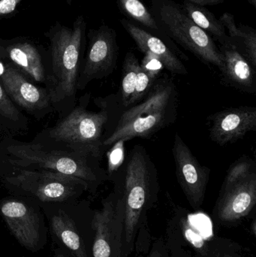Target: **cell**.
<instances>
[{
  "instance_id": "d4e9b609",
  "label": "cell",
  "mask_w": 256,
  "mask_h": 257,
  "mask_svg": "<svg viewBox=\"0 0 256 257\" xmlns=\"http://www.w3.org/2000/svg\"><path fill=\"white\" fill-rule=\"evenodd\" d=\"M140 65L144 70L156 78H157L162 68H164L163 65L159 61V59L150 54H145V57H144L141 64Z\"/></svg>"
},
{
  "instance_id": "277c9868",
  "label": "cell",
  "mask_w": 256,
  "mask_h": 257,
  "mask_svg": "<svg viewBox=\"0 0 256 257\" xmlns=\"http://www.w3.org/2000/svg\"><path fill=\"white\" fill-rule=\"evenodd\" d=\"M85 30L86 22L81 15L74 23L73 28L61 26L54 30L50 36L52 75L48 93L52 102H60L75 95Z\"/></svg>"
},
{
  "instance_id": "4fadbf2b",
  "label": "cell",
  "mask_w": 256,
  "mask_h": 257,
  "mask_svg": "<svg viewBox=\"0 0 256 257\" xmlns=\"http://www.w3.org/2000/svg\"><path fill=\"white\" fill-rule=\"evenodd\" d=\"M45 208L50 231L54 241L69 257H89L84 234L75 216L69 210L53 207L51 203Z\"/></svg>"
},
{
  "instance_id": "d6986e66",
  "label": "cell",
  "mask_w": 256,
  "mask_h": 257,
  "mask_svg": "<svg viewBox=\"0 0 256 257\" xmlns=\"http://www.w3.org/2000/svg\"><path fill=\"white\" fill-rule=\"evenodd\" d=\"M9 58L32 79L45 82V70L39 51L31 44L17 43L6 49Z\"/></svg>"
},
{
  "instance_id": "e0dca14e",
  "label": "cell",
  "mask_w": 256,
  "mask_h": 257,
  "mask_svg": "<svg viewBox=\"0 0 256 257\" xmlns=\"http://www.w3.org/2000/svg\"><path fill=\"white\" fill-rule=\"evenodd\" d=\"M223 59L221 72L233 85L244 91H255L254 69L246 57L229 42L220 46Z\"/></svg>"
},
{
  "instance_id": "6da1fadb",
  "label": "cell",
  "mask_w": 256,
  "mask_h": 257,
  "mask_svg": "<svg viewBox=\"0 0 256 257\" xmlns=\"http://www.w3.org/2000/svg\"><path fill=\"white\" fill-rule=\"evenodd\" d=\"M177 102V89L171 80L156 81L143 102L120 116L113 133L104 140L103 148L134 138L151 137L175 120Z\"/></svg>"
},
{
  "instance_id": "3957f363",
  "label": "cell",
  "mask_w": 256,
  "mask_h": 257,
  "mask_svg": "<svg viewBox=\"0 0 256 257\" xmlns=\"http://www.w3.org/2000/svg\"><path fill=\"white\" fill-rule=\"evenodd\" d=\"M150 13L162 35L192 52L201 61L223 69V59L214 40L185 14L172 0H150Z\"/></svg>"
},
{
  "instance_id": "2e32d148",
  "label": "cell",
  "mask_w": 256,
  "mask_h": 257,
  "mask_svg": "<svg viewBox=\"0 0 256 257\" xmlns=\"http://www.w3.org/2000/svg\"><path fill=\"white\" fill-rule=\"evenodd\" d=\"M120 24L133 39L141 52L144 54H151L159 59L163 67L171 73L187 75L186 66L162 39L129 20L123 18L120 20Z\"/></svg>"
},
{
  "instance_id": "83f0119b",
  "label": "cell",
  "mask_w": 256,
  "mask_h": 257,
  "mask_svg": "<svg viewBox=\"0 0 256 257\" xmlns=\"http://www.w3.org/2000/svg\"><path fill=\"white\" fill-rule=\"evenodd\" d=\"M55 253H54V257H69L65 253L64 251L61 250L60 248H57L55 250Z\"/></svg>"
},
{
  "instance_id": "484cf974",
  "label": "cell",
  "mask_w": 256,
  "mask_h": 257,
  "mask_svg": "<svg viewBox=\"0 0 256 257\" xmlns=\"http://www.w3.org/2000/svg\"><path fill=\"white\" fill-rule=\"evenodd\" d=\"M22 0H0V18L15 12Z\"/></svg>"
},
{
  "instance_id": "7c38bea8",
  "label": "cell",
  "mask_w": 256,
  "mask_h": 257,
  "mask_svg": "<svg viewBox=\"0 0 256 257\" xmlns=\"http://www.w3.org/2000/svg\"><path fill=\"white\" fill-rule=\"evenodd\" d=\"M177 181L193 208L202 204L208 184L210 169L202 166L178 133L172 148Z\"/></svg>"
},
{
  "instance_id": "8992f818",
  "label": "cell",
  "mask_w": 256,
  "mask_h": 257,
  "mask_svg": "<svg viewBox=\"0 0 256 257\" xmlns=\"http://www.w3.org/2000/svg\"><path fill=\"white\" fill-rule=\"evenodd\" d=\"M9 188L42 203H63L90 189L88 184L76 177L35 169H14L4 178Z\"/></svg>"
},
{
  "instance_id": "8fae6325",
  "label": "cell",
  "mask_w": 256,
  "mask_h": 257,
  "mask_svg": "<svg viewBox=\"0 0 256 257\" xmlns=\"http://www.w3.org/2000/svg\"><path fill=\"white\" fill-rule=\"evenodd\" d=\"M90 45L85 64L78 85L84 87L93 79L112 73L119 55L117 33L114 29L102 24L89 34Z\"/></svg>"
},
{
  "instance_id": "9c48e42d",
  "label": "cell",
  "mask_w": 256,
  "mask_h": 257,
  "mask_svg": "<svg viewBox=\"0 0 256 257\" xmlns=\"http://www.w3.org/2000/svg\"><path fill=\"white\" fill-rule=\"evenodd\" d=\"M123 193L115 190L104 199L101 209L95 211L91 226L94 232L93 257H120L124 237Z\"/></svg>"
},
{
  "instance_id": "603a6c76",
  "label": "cell",
  "mask_w": 256,
  "mask_h": 257,
  "mask_svg": "<svg viewBox=\"0 0 256 257\" xmlns=\"http://www.w3.org/2000/svg\"><path fill=\"white\" fill-rule=\"evenodd\" d=\"M156 77L150 75L148 72L141 67L140 65L139 70L137 77L136 85H135V93L131 99L130 105L139 102L144 96L151 90L152 87L156 81Z\"/></svg>"
},
{
  "instance_id": "44dd1931",
  "label": "cell",
  "mask_w": 256,
  "mask_h": 257,
  "mask_svg": "<svg viewBox=\"0 0 256 257\" xmlns=\"http://www.w3.org/2000/svg\"><path fill=\"white\" fill-rule=\"evenodd\" d=\"M117 7L126 18L148 29L150 33L162 35L149 9L141 0H115Z\"/></svg>"
},
{
  "instance_id": "f546056e",
  "label": "cell",
  "mask_w": 256,
  "mask_h": 257,
  "mask_svg": "<svg viewBox=\"0 0 256 257\" xmlns=\"http://www.w3.org/2000/svg\"><path fill=\"white\" fill-rule=\"evenodd\" d=\"M247 1L251 6H252L255 8L256 7V0H247Z\"/></svg>"
},
{
  "instance_id": "4316f807",
  "label": "cell",
  "mask_w": 256,
  "mask_h": 257,
  "mask_svg": "<svg viewBox=\"0 0 256 257\" xmlns=\"http://www.w3.org/2000/svg\"><path fill=\"white\" fill-rule=\"evenodd\" d=\"M183 1L205 7L207 6H216V5L221 4L225 0H183Z\"/></svg>"
},
{
  "instance_id": "7402d4cb",
  "label": "cell",
  "mask_w": 256,
  "mask_h": 257,
  "mask_svg": "<svg viewBox=\"0 0 256 257\" xmlns=\"http://www.w3.org/2000/svg\"><path fill=\"white\" fill-rule=\"evenodd\" d=\"M139 68L140 63L136 56L133 53L128 52L123 61L121 82V99L126 107L130 106Z\"/></svg>"
},
{
  "instance_id": "cb8c5ba5",
  "label": "cell",
  "mask_w": 256,
  "mask_h": 257,
  "mask_svg": "<svg viewBox=\"0 0 256 257\" xmlns=\"http://www.w3.org/2000/svg\"><path fill=\"white\" fill-rule=\"evenodd\" d=\"M0 114L3 117L13 121L19 120L20 116H21L19 111L8 96L1 84H0Z\"/></svg>"
},
{
  "instance_id": "ffe728a7",
  "label": "cell",
  "mask_w": 256,
  "mask_h": 257,
  "mask_svg": "<svg viewBox=\"0 0 256 257\" xmlns=\"http://www.w3.org/2000/svg\"><path fill=\"white\" fill-rule=\"evenodd\" d=\"M180 7L189 19L221 45L229 42L223 24L208 9L185 1L180 5Z\"/></svg>"
},
{
  "instance_id": "ac0fdd59",
  "label": "cell",
  "mask_w": 256,
  "mask_h": 257,
  "mask_svg": "<svg viewBox=\"0 0 256 257\" xmlns=\"http://www.w3.org/2000/svg\"><path fill=\"white\" fill-rule=\"evenodd\" d=\"M226 31L229 42L234 45L249 62L254 69L256 67V31L255 29L242 24H237L234 15L224 12L219 18Z\"/></svg>"
},
{
  "instance_id": "9a60e30c",
  "label": "cell",
  "mask_w": 256,
  "mask_h": 257,
  "mask_svg": "<svg viewBox=\"0 0 256 257\" xmlns=\"http://www.w3.org/2000/svg\"><path fill=\"white\" fill-rule=\"evenodd\" d=\"M1 82L8 96L25 109L37 111L49 105V93L32 84L16 67L8 65L2 74Z\"/></svg>"
},
{
  "instance_id": "f1b7e54d",
  "label": "cell",
  "mask_w": 256,
  "mask_h": 257,
  "mask_svg": "<svg viewBox=\"0 0 256 257\" xmlns=\"http://www.w3.org/2000/svg\"><path fill=\"white\" fill-rule=\"evenodd\" d=\"M149 257H162V253L157 250H154L153 249L152 250L151 253H150V256Z\"/></svg>"
},
{
  "instance_id": "30bf717a",
  "label": "cell",
  "mask_w": 256,
  "mask_h": 257,
  "mask_svg": "<svg viewBox=\"0 0 256 257\" xmlns=\"http://www.w3.org/2000/svg\"><path fill=\"white\" fill-rule=\"evenodd\" d=\"M0 214L15 239L29 251L36 253L48 242L45 217L37 206L19 199L0 202Z\"/></svg>"
},
{
  "instance_id": "7a4b0ae2",
  "label": "cell",
  "mask_w": 256,
  "mask_h": 257,
  "mask_svg": "<svg viewBox=\"0 0 256 257\" xmlns=\"http://www.w3.org/2000/svg\"><path fill=\"white\" fill-rule=\"evenodd\" d=\"M3 159L14 169L51 171L85 181L90 189L108 179L98 164L99 159L80 153L48 151L36 144L9 142L3 148Z\"/></svg>"
},
{
  "instance_id": "5bb4252c",
  "label": "cell",
  "mask_w": 256,
  "mask_h": 257,
  "mask_svg": "<svg viewBox=\"0 0 256 257\" xmlns=\"http://www.w3.org/2000/svg\"><path fill=\"white\" fill-rule=\"evenodd\" d=\"M210 139L221 146L243 139L256 128V108L242 106L222 110L210 116Z\"/></svg>"
},
{
  "instance_id": "5b68a950",
  "label": "cell",
  "mask_w": 256,
  "mask_h": 257,
  "mask_svg": "<svg viewBox=\"0 0 256 257\" xmlns=\"http://www.w3.org/2000/svg\"><path fill=\"white\" fill-rule=\"evenodd\" d=\"M125 171L124 240L130 250L143 211L157 183V175L148 153L140 145L132 149Z\"/></svg>"
},
{
  "instance_id": "52a82bcc",
  "label": "cell",
  "mask_w": 256,
  "mask_h": 257,
  "mask_svg": "<svg viewBox=\"0 0 256 257\" xmlns=\"http://www.w3.org/2000/svg\"><path fill=\"white\" fill-rule=\"evenodd\" d=\"M108 111L92 112L77 107L49 132L55 142L80 153L100 160L103 149L102 133L108 121Z\"/></svg>"
},
{
  "instance_id": "ba28073f",
  "label": "cell",
  "mask_w": 256,
  "mask_h": 257,
  "mask_svg": "<svg viewBox=\"0 0 256 257\" xmlns=\"http://www.w3.org/2000/svg\"><path fill=\"white\" fill-rule=\"evenodd\" d=\"M256 203L255 165L251 159L240 158L228 169L218 201L217 214L223 221L246 217Z\"/></svg>"
}]
</instances>
